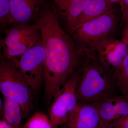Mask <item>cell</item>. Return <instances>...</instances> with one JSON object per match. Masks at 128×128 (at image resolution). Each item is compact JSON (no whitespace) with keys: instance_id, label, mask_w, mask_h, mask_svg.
<instances>
[{"instance_id":"e0dca14e","label":"cell","mask_w":128,"mask_h":128,"mask_svg":"<svg viewBox=\"0 0 128 128\" xmlns=\"http://www.w3.org/2000/svg\"><path fill=\"white\" fill-rule=\"evenodd\" d=\"M10 0H0V25L4 30L9 26L11 20Z\"/></svg>"},{"instance_id":"7c38bea8","label":"cell","mask_w":128,"mask_h":128,"mask_svg":"<svg viewBox=\"0 0 128 128\" xmlns=\"http://www.w3.org/2000/svg\"><path fill=\"white\" fill-rule=\"evenodd\" d=\"M116 11L114 4L106 0H90L68 32L70 34L85 23Z\"/></svg>"},{"instance_id":"8992f818","label":"cell","mask_w":128,"mask_h":128,"mask_svg":"<svg viewBox=\"0 0 128 128\" xmlns=\"http://www.w3.org/2000/svg\"><path fill=\"white\" fill-rule=\"evenodd\" d=\"M81 77L79 67L56 94L49 108L50 119L54 128L63 125L77 105L76 92Z\"/></svg>"},{"instance_id":"9a60e30c","label":"cell","mask_w":128,"mask_h":128,"mask_svg":"<svg viewBox=\"0 0 128 128\" xmlns=\"http://www.w3.org/2000/svg\"><path fill=\"white\" fill-rule=\"evenodd\" d=\"M113 76L120 92L128 97V54Z\"/></svg>"},{"instance_id":"4fadbf2b","label":"cell","mask_w":128,"mask_h":128,"mask_svg":"<svg viewBox=\"0 0 128 128\" xmlns=\"http://www.w3.org/2000/svg\"><path fill=\"white\" fill-rule=\"evenodd\" d=\"M90 0H54L56 9L67 30L76 20Z\"/></svg>"},{"instance_id":"277c9868","label":"cell","mask_w":128,"mask_h":128,"mask_svg":"<svg viewBox=\"0 0 128 128\" xmlns=\"http://www.w3.org/2000/svg\"><path fill=\"white\" fill-rule=\"evenodd\" d=\"M118 22L115 12L110 13L85 23L70 34L78 48L87 52L104 40L114 37Z\"/></svg>"},{"instance_id":"7a4b0ae2","label":"cell","mask_w":128,"mask_h":128,"mask_svg":"<svg viewBox=\"0 0 128 128\" xmlns=\"http://www.w3.org/2000/svg\"><path fill=\"white\" fill-rule=\"evenodd\" d=\"M76 92L77 103H93L119 94L112 74L92 52L85 54Z\"/></svg>"},{"instance_id":"3957f363","label":"cell","mask_w":128,"mask_h":128,"mask_svg":"<svg viewBox=\"0 0 128 128\" xmlns=\"http://www.w3.org/2000/svg\"><path fill=\"white\" fill-rule=\"evenodd\" d=\"M0 90L3 96L19 104L22 119L27 116L33 105L32 91L14 63L2 55L0 61Z\"/></svg>"},{"instance_id":"44dd1931","label":"cell","mask_w":128,"mask_h":128,"mask_svg":"<svg viewBox=\"0 0 128 128\" xmlns=\"http://www.w3.org/2000/svg\"><path fill=\"white\" fill-rule=\"evenodd\" d=\"M120 4L122 12L128 10V0H121Z\"/></svg>"},{"instance_id":"ac0fdd59","label":"cell","mask_w":128,"mask_h":128,"mask_svg":"<svg viewBox=\"0 0 128 128\" xmlns=\"http://www.w3.org/2000/svg\"><path fill=\"white\" fill-rule=\"evenodd\" d=\"M114 128H128V114L120 120Z\"/></svg>"},{"instance_id":"603a6c76","label":"cell","mask_w":128,"mask_h":128,"mask_svg":"<svg viewBox=\"0 0 128 128\" xmlns=\"http://www.w3.org/2000/svg\"><path fill=\"white\" fill-rule=\"evenodd\" d=\"M112 4H120L121 0H106Z\"/></svg>"},{"instance_id":"52a82bcc","label":"cell","mask_w":128,"mask_h":128,"mask_svg":"<svg viewBox=\"0 0 128 128\" xmlns=\"http://www.w3.org/2000/svg\"><path fill=\"white\" fill-rule=\"evenodd\" d=\"M45 57V49L41 38L13 62L32 91L38 90L44 80Z\"/></svg>"},{"instance_id":"6da1fadb","label":"cell","mask_w":128,"mask_h":128,"mask_svg":"<svg viewBox=\"0 0 128 128\" xmlns=\"http://www.w3.org/2000/svg\"><path fill=\"white\" fill-rule=\"evenodd\" d=\"M60 20L55 8L44 4L34 20L46 53L44 96L48 103L80 66L84 56L62 29Z\"/></svg>"},{"instance_id":"ba28073f","label":"cell","mask_w":128,"mask_h":128,"mask_svg":"<svg viewBox=\"0 0 128 128\" xmlns=\"http://www.w3.org/2000/svg\"><path fill=\"white\" fill-rule=\"evenodd\" d=\"M89 52L93 53L114 76L128 54V46L121 40L111 37L102 41Z\"/></svg>"},{"instance_id":"2e32d148","label":"cell","mask_w":128,"mask_h":128,"mask_svg":"<svg viewBox=\"0 0 128 128\" xmlns=\"http://www.w3.org/2000/svg\"><path fill=\"white\" fill-rule=\"evenodd\" d=\"M22 127L23 128H54L46 114L38 112H35Z\"/></svg>"},{"instance_id":"7402d4cb","label":"cell","mask_w":128,"mask_h":128,"mask_svg":"<svg viewBox=\"0 0 128 128\" xmlns=\"http://www.w3.org/2000/svg\"><path fill=\"white\" fill-rule=\"evenodd\" d=\"M122 22L124 25L128 24V10L122 12Z\"/></svg>"},{"instance_id":"5b68a950","label":"cell","mask_w":128,"mask_h":128,"mask_svg":"<svg viewBox=\"0 0 128 128\" xmlns=\"http://www.w3.org/2000/svg\"><path fill=\"white\" fill-rule=\"evenodd\" d=\"M4 30V38L0 41L2 56L12 62L18 60L41 39L40 31L33 24H13Z\"/></svg>"},{"instance_id":"8fae6325","label":"cell","mask_w":128,"mask_h":128,"mask_svg":"<svg viewBox=\"0 0 128 128\" xmlns=\"http://www.w3.org/2000/svg\"><path fill=\"white\" fill-rule=\"evenodd\" d=\"M44 1L10 0L12 18L9 26L13 24H28L32 20H34Z\"/></svg>"},{"instance_id":"5bb4252c","label":"cell","mask_w":128,"mask_h":128,"mask_svg":"<svg viewBox=\"0 0 128 128\" xmlns=\"http://www.w3.org/2000/svg\"><path fill=\"white\" fill-rule=\"evenodd\" d=\"M4 96L3 114L4 119L12 126L18 128H23L20 106L16 102Z\"/></svg>"},{"instance_id":"ffe728a7","label":"cell","mask_w":128,"mask_h":128,"mask_svg":"<svg viewBox=\"0 0 128 128\" xmlns=\"http://www.w3.org/2000/svg\"><path fill=\"white\" fill-rule=\"evenodd\" d=\"M0 128H18L9 124L5 119L0 121Z\"/></svg>"},{"instance_id":"9c48e42d","label":"cell","mask_w":128,"mask_h":128,"mask_svg":"<svg viewBox=\"0 0 128 128\" xmlns=\"http://www.w3.org/2000/svg\"><path fill=\"white\" fill-rule=\"evenodd\" d=\"M99 114L102 128H114L118 122L128 114V97L117 94L92 103Z\"/></svg>"},{"instance_id":"d6986e66","label":"cell","mask_w":128,"mask_h":128,"mask_svg":"<svg viewBox=\"0 0 128 128\" xmlns=\"http://www.w3.org/2000/svg\"><path fill=\"white\" fill-rule=\"evenodd\" d=\"M121 40L128 46V24L124 25Z\"/></svg>"},{"instance_id":"30bf717a","label":"cell","mask_w":128,"mask_h":128,"mask_svg":"<svg viewBox=\"0 0 128 128\" xmlns=\"http://www.w3.org/2000/svg\"><path fill=\"white\" fill-rule=\"evenodd\" d=\"M62 128H102L96 108L92 104L77 103Z\"/></svg>"}]
</instances>
